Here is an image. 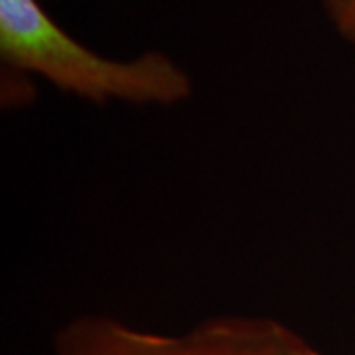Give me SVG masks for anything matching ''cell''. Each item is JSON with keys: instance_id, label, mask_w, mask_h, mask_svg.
<instances>
[{"instance_id": "obj_1", "label": "cell", "mask_w": 355, "mask_h": 355, "mask_svg": "<svg viewBox=\"0 0 355 355\" xmlns=\"http://www.w3.org/2000/svg\"><path fill=\"white\" fill-rule=\"evenodd\" d=\"M2 67L40 77L76 99L105 105L178 107L190 101V71L162 50L107 58L58 24L40 0H0Z\"/></svg>"}, {"instance_id": "obj_2", "label": "cell", "mask_w": 355, "mask_h": 355, "mask_svg": "<svg viewBox=\"0 0 355 355\" xmlns=\"http://www.w3.org/2000/svg\"><path fill=\"white\" fill-rule=\"evenodd\" d=\"M53 355H324L304 334L270 316L223 314L174 334L107 314L67 320L53 334Z\"/></svg>"}, {"instance_id": "obj_3", "label": "cell", "mask_w": 355, "mask_h": 355, "mask_svg": "<svg viewBox=\"0 0 355 355\" xmlns=\"http://www.w3.org/2000/svg\"><path fill=\"white\" fill-rule=\"evenodd\" d=\"M320 6L336 34L355 46V0H320Z\"/></svg>"}, {"instance_id": "obj_4", "label": "cell", "mask_w": 355, "mask_h": 355, "mask_svg": "<svg viewBox=\"0 0 355 355\" xmlns=\"http://www.w3.org/2000/svg\"><path fill=\"white\" fill-rule=\"evenodd\" d=\"M32 79L34 77L2 67V105L14 109V107H24L28 101H32L36 93Z\"/></svg>"}]
</instances>
